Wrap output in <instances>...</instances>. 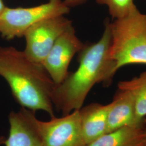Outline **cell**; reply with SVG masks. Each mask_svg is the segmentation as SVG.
Wrapping results in <instances>:
<instances>
[{"label":"cell","instance_id":"6da1fadb","mask_svg":"<svg viewBox=\"0 0 146 146\" xmlns=\"http://www.w3.org/2000/svg\"><path fill=\"white\" fill-rule=\"evenodd\" d=\"M110 23L106 20L104 31L98 42L85 45L78 52L79 66L76 71L69 72L62 82L56 85L52 104L62 115L80 110L94 85L102 83L108 86L117 72L110 57Z\"/></svg>","mask_w":146,"mask_h":146},{"label":"cell","instance_id":"7a4b0ae2","mask_svg":"<svg viewBox=\"0 0 146 146\" xmlns=\"http://www.w3.org/2000/svg\"><path fill=\"white\" fill-rule=\"evenodd\" d=\"M0 76L21 107L55 116L52 95L56 84L42 64L14 47L0 46Z\"/></svg>","mask_w":146,"mask_h":146},{"label":"cell","instance_id":"3957f363","mask_svg":"<svg viewBox=\"0 0 146 146\" xmlns=\"http://www.w3.org/2000/svg\"><path fill=\"white\" fill-rule=\"evenodd\" d=\"M110 57L116 70L127 65H146V14L135 7L127 15L110 22Z\"/></svg>","mask_w":146,"mask_h":146},{"label":"cell","instance_id":"277c9868","mask_svg":"<svg viewBox=\"0 0 146 146\" xmlns=\"http://www.w3.org/2000/svg\"><path fill=\"white\" fill-rule=\"evenodd\" d=\"M70 8L62 0H49L46 3L29 8L5 7L0 15V34L11 40L22 37L31 27L39 21L68 14Z\"/></svg>","mask_w":146,"mask_h":146},{"label":"cell","instance_id":"5b68a950","mask_svg":"<svg viewBox=\"0 0 146 146\" xmlns=\"http://www.w3.org/2000/svg\"><path fill=\"white\" fill-rule=\"evenodd\" d=\"M48 121L38 119L34 111L32 121L41 137L42 146H86L82 134L79 110Z\"/></svg>","mask_w":146,"mask_h":146},{"label":"cell","instance_id":"8992f818","mask_svg":"<svg viewBox=\"0 0 146 146\" xmlns=\"http://www.w3.org/2000/svg\"><path fill=\"white\" fill-rule=\"evenodd\" d=\"M72 22L64 15L49 17L39 21L26 31V47L23 51L35 62L42 64L58 38Z\"/></svg>","mask_w":146,"mask_h":146},{"label":"cell","instance_id":"52a82bcc","mask_svg":"<svg viewBox=\"0 0 146 146\" xmlns=\"http://www.w3.org/2000/svg\"><path fill=\"white\" fill-rule=\"evenodd\" d=\"M84 46L72 25L58 38L42 63L56 85L61 84L66 78L70 61Z\"/></svg>","mask_w":146,"mask_h":146},{"label":"cell","instance_id":"ba28073f","mask_svg":"<svg viewBox=\"0 0 146 146\" xmlns=\"http://www.w3.org/2000/svg\"><path fill=\"white\" fill-rule=\"evenodd\" d=\"M34 112L21 107L18 111L9 113V133L4 144L5 146H42L41 137L32 121Z\"/></svg>","mask_w":146,"mask_h":146},{"label":"cell","instance_id":"9c48e42d","mask_svg":"<svg viewBox=\"0 0 146 146\" xmlns=\"http://www.w3.org/2000/svg\"><path fill=\"white\" fill-rule=\"evenodd\" d=\"M109 104L107 133L127 127H143L136 121L134 101L128 91L118 89Z\"/></svg>","mask_w":146,"mask_h":146},{"label":"cell","instance_id":"30bf717a","mask_svg":"<svg viewBox=\"0 0 146 146\" xmlns=\"http://www.w3.org/2000/svg\"><path fill=\"white\" fill-rule=\"evenodd\" d=\"M109 104L92 103L79 110L82 134L86 146L107 133Z\"/></svg>","mask_w":146,"mask_h":146},{"label":"cell","instance_id":"8fae6325","mask_svg":"<svg viewBox=\"0 0 146 146\" xmlns=\"http://www.w3.org/2000/svg\"><path fill=\"white\" fill-rule=\"evenodd\" d=\"M143 127H127L106 133L87 146H143Z\"/></svg>","mask_w":146,"mask_h":146},{"label":"cell","instance_id":"7c38bea8","mask_svg":"<svg viewBox=\"0 0 146 146\" xmlns=\"http://www.w3.org/2000/svg\"><path fill=\"white\" fill-rule=\"evenodd\" d=\"M118 89L128 91L134 101L136 120L143 126L146 116V70L129 80L120 81Z\"/></svg>","mask_w":146,"mask_h":146},{"label":"cell","instance_id":"4fadbf2b","mask_svg":"<svg viewBox=\"0 0 146 146\" xmlns=\"http://www.w3.org/2000/svg\"><path fill=\"white\" fill-rule=\"evenodd\" d=\"M96 1L100 5H107L110 15L115 20L127 15L136 7L134 0H96Z\"/></svg>","mask_w":146,"mask_h":146},{"label":"cell","instance_id":"5bb4252c","mask_svg":"<svg viewBox=\"0 0 146 146\" xmlns=\"http://www.w3.org/2000/svg\"><path fill=\"white\" fill-rule=\"evenodd\" d=\"M86 0H64L63 2L66 5L70 8L72 7L80 5L83 3Z\"/></svg>","mask_w":146,"mask_h":146},{"label":"cell","instance_id":"9a60e30c","mask_svg":"<svg viewBox=\"0 0 146 146\" xmlns=\"http://www.w3.org/2000/svg\"><path fill=\"white\" fill-rule=\"evenodd\" d=\"M5 5L3 3V0H0V15L2 13V12L5 10Z\"/></svg>","mask_w":146,"mask_h":146},{"label":"cell","instance_id":"2e32d148","mask_svg":"<svg viewBox=\"0 0 146 146\" xmlns=\"http://www.w3.org/2000/svg\"><path fill=\"white\" fill-rule=\"evenodd\" d=\"M5 140H6V138L5 136L2 135L0 136V146L5 144Z\"/></svg>","mask_w":146,"mask_h":146},{"label":"cell","instance_id":"e0dca14e","mask_svg":"<svg viewBox=\"0 0 146 146\" xmlns=\"http://www.w3.org/2000/svg\"><path fill=\"white\" fill-rule=\"evenodd\" d=\"M145 142H144L143 146H146V128H145Z\"/></svg>","mask_w":146,"mask_h":146}]
</instances>
